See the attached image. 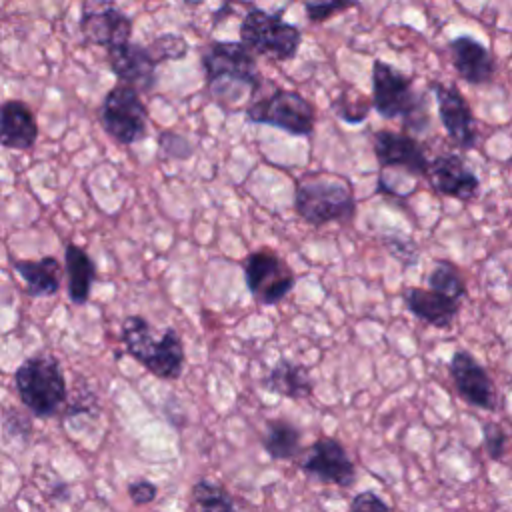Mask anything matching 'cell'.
<instances>
[{
    "label": "cell",
    "instance_id": "obj_17",
    "mask_svg": "<svg viewBox=\"0 0 512 512\" xmlns=\"http://www.w3.org/2000/svg\"><path fill=\"white\" fill-rule=\"evenodd\" d=\"M448 54L456 74L472 86L492 82L496 74V62L490 50L468 34H460L448 42Z\"/></svg>",
    "mask_w": 512,
    "mask_h": 512
},
{
    "label": "cell",
    "instance_id": "obj_34",
    "mask_svg": "<svg viewBox=\"0 0 512 512\" xmlns=\"http://www.w3.org/2000/svg\"><path fill=\"white\" fill-rule=\"evenodd\" d=\"M94 394H92V390L88 388V390H78L76 392V400L74 402H70L68 406H66V418H72V416H78V414H92L94 412V408H96V400H88L86 402V398H92Z\"/></svg>",
    "mask_w": 512,
    "mask_h": 512
},
{
    "label": "cell",
    "instance_id": "obj_11",
    "mask_svg": "<svg viewBox=\"0 0 512 512\" xmlns=\"http://www.w3.org/2000/svg\"><path fill=\"white\" fill-rule=\"evenodd\" d=\"M300 468L322 484H336L348 488L356 480L354 462L350 460L342 442L332 436L314 440L306 456L300 460Z\"/></svg>",
    "mask_w": 512,
    "mask_h": 512
},
{
    "label": "cell",
    "instance_id": "obj_28",
    "mask_svg": "<svg viewBox=\"0 0 512 512\" xmlns=\"http://www.w3.org/2000/svg\"><path fill=\"white\" fill-rule=\"evenodd\" d=\"M360 0H304L306 18L312 24H322L332 20L336 14H342L350 8H356Z\"/></svg>",
    "mask_w": 512,
    "mask_h": 512
},
{
    "label": "cell",
    "instance_id": "obj_6",
    "mask_svg": "<svg viewBox=\"0 0 512 512\" xmlns=\"http://www.w3.org/2000/svg\"><path fill=\"white\" fill-rule=\"evenodd\" d=\"M240 40L256 56L286 62L298 54L302 32L296 24L282 18V10L268 12L262 8H250L240 22Z\"/></svg>",
    "mask_w": 512,
    "mask_h": 512
},
{
    "label": "cell",
    "instance_id": "obj_30",
    "mask_svg": "<svg viewBox=\"0 0 512 512\" xmlns=\"http://www.w3.org/2000/svg\"><path fill=\"white\" fill-rule=\"evenodd\" d=\"M482 442H484L488 456L492 460H500L508 446V434L504 432V428L500 424L486 422V424H482Z\"/></svg>",
    "mask_w": 512,
    "mask_h": 512
},
{
    "label": "cell",
    "instance_id": "obj_23",
    "mask_svg": "<svg viewBox=\"0 0 512 512\" xmlns=\"http://www.w3.org/2000/svg\"><path fill=\"white\" fill-rule=\"evenodd\" d=\"M302 432L296 424L284 418H274L266 422L262 436V446L272 460H292L300 452Z\"/></svg>",
    "mask_w": 512,
    "mask_h": 512
},
{
    "label": "cell",
    "instance_id": "obj_24",
    "mask_svg": "<svg viewBox=\"0 0 512 512\" xmlns=\"http://www.w3.org/2000/svg\"><path fill=\"white\" fill-rule=\"evenodd\" d=\"M192 500L200 512H240L232 494L218 482L200 478L192 486Z\"/></svg>",
    "mask_w": 512,
    "mask_h": 512
},
{
    "label": "cell",
    "instance_id": "obj_25",
    "mask_svg": "<svg viewBox=\"0 0 512 512\" xmlns=\"http://www.w3.org/2000/svg\"><path fill=\"white\" fill-rule=\"evenodd\" d=\"M372 98L362 94L356 86H344L332 102V112L346 124H362L370 114Z\"/></svg>",
    "mask_w": 512,
    "mask_h": 512
},
{
    "label": "cell",
    "instance_id": "obj_21",
    "mask_svg": "<svg viewBox=\"0 0 512 512\" xmlns=\"http://www.w3.org/2000/svg\"><path fill=\"white\" fill-rule=\"evenodd\" d=\"M64 274L70 302L76 306L86 304L96 280V264L90 254L74 242H68L64 248Z\"/></svg>",
    "mask_w": 512,
    "mask_h": 512
},
{
    "label": "cell",
    "instance_id": "obj_32",
    "mask_svg": "<svg viewBox=\"0 0 512 512\" xmlns=\"http://www.w3.org/2000/svg\"><path fill=\"white\" fill-rule=\"evenodd\" d=\"M350 512H394L384 498H380L372 490H364L354 494L350 502Z\"/></svg>",
    "mask_w": 512,
    "mask_h": 512
},
{
    "label": "cell",
    "instance_id": "obj_29",
    "mask_svg": "<svg viewBox=\"0 0 512 512\" xmlns=\"http://www.w3.org/2000/svg\"><path fill=\"white\" fill-rule=\"evenodd\" d=\"M158 150L164 158H172V160H188L194 152L192 142L174 130L158 132Z\"/></svg>",
    "mask_w": 512,
    "mask_h": 512
},
{
    "label": "cell",
    "instance_id": "obj_35",
    "mask_svg": "<svg viewBox=\"0 0 512 512\" xmlns=\"http://www.w3.org/2000/svg\"><path fill=\"white\" fill-rule=\"evenodd\" d=\"M188 6H196V4H200L202 0H184Z\"/></svg>",
    "mask_w": 512,
    "mask_h": 512
},
{
    "label": "cell",
    "instance_id": "obj_5",
    "mask_svg": "<svg viewBox=\"0 0 512 512\" xmlns=\"http://www.w3.org/2000/svg\"><path fill=\"white\" fill-rule=\"evenodd\" d=\"M294 210L310 226L350 224L356 214L354 190L342 176L310 174L296 186Z\"/></svg>",
    "mask_w": 512,
    "mask_h": 512
},
{
    "label": "cell",
    "instance_id": "obj_8",
    "mask_svg": "<svg viewBox=\"0 0 512 512\" xmlns=\"http://www.w3.org/2000/svg\"><path fill=\"white\" fill-rule=\"evenodd\" d=\"M98 120L104 132L118 144H136L148 138V110L140 90L118 82L102 98Z\"/></svg>",
    "mask_w": 512,
    "mask_h": 512
},
{
    "label": "cell",
    "instance_id": "obj_19",
    "mask_svg": "<svg viewBox=\"0 0 512 512\" xmlns=\"http://www.w3.org/2000/svg\"><path fill=\"white\" fill-rule=\"evenodd\" d=\"M402 300L412 316L434 328H448L460 312V302L432 288L410 286L402 292Z\"/></svg>",
    "mask_w": 512,
    "mask_h": 512
},
{
    "label": "cell",
    "instance_id": "obj_1",
    "mask_svg": "<svg viewBox=\"0 0 512 512\" xmlns=\"http://www.w3.org/2000/svg\"><path fill=\"white\" fill-rule=\"evenodd\" d=\"M208 96L228 114L244 110L262 84L256 54L242 40H210L200 54Z\"/></svg>",
    "mask_w": 512,
    "mask_h": 512
},
{
    "label": "cell",
    "instance_id": "obj_20",
    "mask_svg": "<svg viewBox=\"0 0 512 512\" xmlns=\"http://www.w3.org/2000/svg\"><path fill=\"white\" fill-rule=\"evenodd\" d=\"M14 272L24 280L26 294L32 298L54 296L62 286V264L54 256H42L38 260H14Z\"/></svg>",
    "mask_w": 512,
    "mask_h": 512
},
{
    "label": "cell",
    "instance_id": "obj_14",
    "mask_svg": "<svg viewBox=\"0 0 512 512\" xmlns=\"http://www.w3.org/2000/svg\"><path fill=\"white\" fill-rule=\"evenodd\" d=\"M448 372L452 376L454 388L458 396L480 410H494L496 408V388L484 366L468 352V350H454Z\"/></svg>",
    "mask_w": 512,
    "mask_h": 512
},
{
    "label": "cell",
    "instance_id": "obj_26",
    "mask_svg": "<svg viewBox=\"0 0 512 512\" xmlns=\"http://www.w3.org/2000/svg\"><path fill=\"white\" fill-rule=\"evenodd\" d=\"M426 282H428V288L442 292L456 300H462L466 294V284H464L460 270L456 268V264H452L448 260H438L432 266V270L428 272Z\"/></svg>",
    "mask_w": 512,
    "mask_h": 512
},
{
    "label": "cell",
    "instance_id": "obj_9",
    "mask_svg": "<svg viewBox=\"0 0 512 512\" xmlns=\"http://www.w3.org/2000/svg\"><path fill=\"white\" fill-rule=\"evenodd\" d=\"M242 272L250 296L264 306L280 304L296 286L290 264L270 248L250 252L242 260Z\"/></svg>",
    "mask_w": 512,
    "mask_h": 512
},
{
    "label": "cell",
    "instance_id": "obj_27",
    "mask_svg": "<svg viewBox=\"0 0 512 512\" xmlns=\"http://www.w3.org/2000/svg\"><path fill=\"white\" fill-rule=\"evenodd\" d=\"M148 46L160 64L166 60H182L188 54L186 38L176 32H164L156 36Z\"/></svg>",
    "mask_w": 512,
    "mask_h": 512
},
{
    "label": "cell",
    "instance_id": "obj_4",
    "mask_svg": "<svg viewBox=\"0 0 512 512\" xmlns=\"http://www.w3.org/2000/svg\"><path fill=\"white\" fill-rule=\"evenodd\" d=\"M14 386L24 408L36 418L56 416L68 400V384L60 360L46 352L22 360L14 370Z\"/></svg>",
    "mask_w": 512,
    "mask_h": 512
},
{
    "label": "cell",
    "instance_id": "obj_18",
    "mask_svg": "<svg viewBox=\"0 0 512 512\" xmlns=\"http://www.w3.org/2000/svg\"><path fill=\"white\" fill-rule=\"evenodd\" d=\"M38 140L34 110L24 100H4L0 108V142L8 150H32Z\"/></svg>",
    "mask_w": 512,
    "mask_h": 512
},
{
    "label": "cell",
    "instance_id": "obj_33",
    "mask_svg": "<svg viewBox=\"0 0 512 512\" xmlns=\"http://www.w3.org/2000/svg\"><path fill=\"white\" fill-rule=\"evenodd\" d=\"M128 496L130 500L136 504V506H142V504H150L152 500H156L158 496V486L146 478H138V480H132L128 484Z\"/></svg>",
    "mask_w": 512,
    "mask_h": 512
},
{
    "label": "cell",
    "instance_id": "obj_7",
    "mask_svg": "<svg viewBox=\"0 0 512 512\" xmlns=\"http://www.w3.org/2000/svg\"><path fill=\"white\" fill-rule=\"evenodd\" d=\"M244 114L252 124L272 126L290 136H310L316 126V110L312 102L296 90L278 86H274L270 94L252 100Z\"/></svg>",
    "mask_w": 512,
    "mask_h": 512
},
{
    "label": "cell",
    "instance_id": "obj_22",
    "mask_svg": "<svg viewBox=\"0 0 512 512\" xmlns=\"http://www.w3.org/2000/svg\"><path fill=\"white\" fill-rule=\"evenodd\" d=\"M262 386L268 392H274L290 400L308 398L314 390V382L310 378L308 368L304 364H296L286 358H280L272 366V370L262 378Z\"/></svg>",
    "mask_w": 512,
    "mask_h": 512
},
{
    "label": "cell",
    "instance_id": "obj_13",
    "mask_svg": "<svg viewBox=\"0 0 512 512\" xmlns=\"http://www.w3.org/2000/svg\"><path fill=\"white\" fill-rule=\"evenodd\" d=\"M106 62L110 72L124 84L138 88L140 92H150L156 86L158 60L154 58L150 46L140 42H124L106 48Z\"/></svg>",
    "mask_w": 512,
    "mask_h": 512
},
{
    "label": "cell",
    "instance_id": "obj_10",
    "mask_svg": "<svg viewBox=\"0 0 512 512\" xmlns=\"http://www.w3.org/2000/svg\"><path fill=\"white\" fill-rule=\"evenodd\" d=\"M428 88L436 98L438 118L450 142L460 150H472L478 142V128L468 100L454 84L432 80Z\"/></svg>",
    "mask_w": 512,
    "mask_h": 512
},
{
    "label": "cell",
    "instance_id": "obj_3",
    "mask_svg": "<svg viewBox=\"0 0 512 512\" xmlns=\"http://www.w3.org/2000/svg\"><path fill=\"white\" fill-rule=\"evenodd\" d=\"M372 106L384 120L402 118L408 132H424L430 124L426 98L414 90V80L396 66L376 58L370 72Z\"/></svg>",
    "mask_w": 512,
    "mask_h": 512
},
{
    "label": "cell",
    "instance_id": "obj_16",
    "mask_svg": "<svg viewBox=\"0 0 512 512\" xmlns=\"http://www.w3.org/2000/svg\"><path fill=\"white\" fill-rule=\"evenodd\" d=\"M426 178L438 194L462 202L474 200L480 190L478 176L458 154H440L432 158Z\"/></svg>",
    "mask_w": 512,
    "mask_h": 512
},
{
    "label": "cell",
    "instance_id": "obj_15",
    "mask_svg": "<svg viewBox=\"0 0 512 512\" xmlns=\"http://www.w3.org/2000/svg\"><path fill=\"white\" fill-rule=\"evenodd\" d=\"M374 156L380 168H402L414 176H428L430 160L424 146L408 132L378 130L374 132Z\"/></svg>",
    "mask_w": 512,
    "mask_h": 512
},
{
    "label": "cell",
    "instance_id": "obj_12",
    "mask_svg": "<svg viewBox=\"0 0 512 512\" xmlns=\"http://www.w3.org/2000/svg\"><path fill=\"white\" fill-rule=\"evenodd\" d=\"M80 32L86 42L110 48L130 42L132 20L112 0H92L82 8Z\"/></svg>",
    "mask_w": 512,
    "mask_h": 512
},
{
    "label": "cell",
    "instance_id": "obj_31",
    "mask_svg": "<svg viewBox=\"0 0 512 512\" xmlns=\"http://www.w3.org/2000/svg\"><path fill=\"white\" fill-rule=\"evenodd\" d=\"M382 242L386 244V250L404 266H412L418 260V246L412 240L398 238V236H386Z\"/></svg>",
    "mask_w": 512,
    "mask_h": 512
},
{
    "label": "cell",
    "instance_id": "obj_2",
    "mask_svg": "<svg viewBox=\"0 0 512 512\" xmlns=\"http://www.w3.org/2000/svg\"><path fill=\"white\" fill-rule=\"evenodd\" d=\"M120 340L126 352L160 380H178L184 370V344L176 328L168 326L160 338L152 334L150 322L140 314L122 320Z\"/></svg>",
    "mask_w": 512,
    "mask_h": 512
}]
</instances>
